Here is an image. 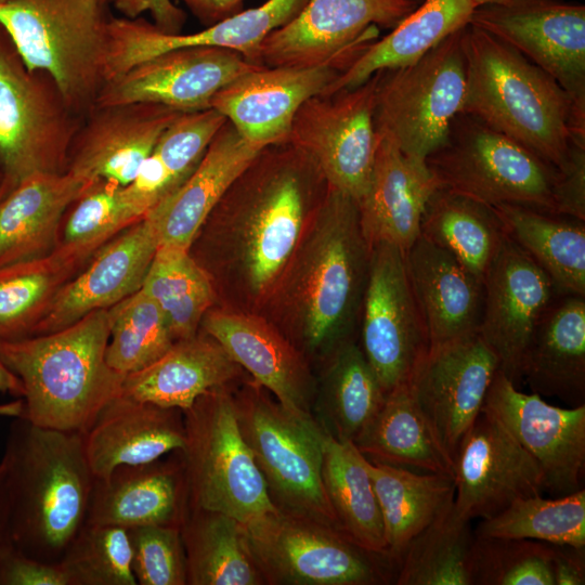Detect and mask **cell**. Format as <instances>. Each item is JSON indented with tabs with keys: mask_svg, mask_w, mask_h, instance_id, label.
Returning a JSON list of instances; mask_svg holds the SVG:
<instances>
[{
	"mask_svg": "<svg viewBox=\"0 0 585 585\" xmlns=\"http://www.w3.org/2000/svg\"><path fill=\"white\" fill-rule=\"evenodd\" d=\"M477 537L525 538L548 544L585 547V490L544 498H518L497 515L481 519Z\"/></svg>",
	"mask_w": 585,
	"mask_h": 585,
	"instance_id": "47",
	"label": "cell"
},
{
	"mask_svg": "<svg viewBox=\"0 0 585 585\" xmlns=\"http://www.w3.org/2000/svg\"><path fill=\"white\" fill-rule=\"evenodd\" d=\"M232 393L240 433L274 505L338 529L322 478L326 431L316 418L287 410L252 378L234 384Z\"/></svg>",
	"mask_w": 585,
	"mask_h": 585,
	"instance_id": "7",
	"label": "cell"
},
{
	"mask_svg": "<svg viewBox=\"0 0 585 585\" xmlns=\"http://www.w3.org/2000/svg\"><path fill=\"white\" fill-rule=\"evenodd\" d=\"M378 78L376 72L358 87L311 96L297 110L288 138L312 157L332 187L356 200L367 188L375 161Z\"/></svg>",
	"mask_w": 585,
	"mask_h": 585,
	"instance_id": "15",
	"label": "cell"
},
{
	"mask_svg": "<svg viewBox=\"0 0 585 585\" xmlns=\"http://www.w3.org/2000/svg\"><path fill=\"white\" fill-rule=\"evenodd\" d=\"M257 66L226 48L174 49L107 80L94 105L144 102L182 113L203 110L211 108V99L220 89Z\"/></svg>",
	"mask_w": 585,
	"mask_h": 585,
	"instance_id": "21",
	"label": "cell"
},
{
	"mask_svg": "<svg viewBox=\"0 0 585 585\" xmlns=\"http://www.w3.org/2000/svg\"><path fill=\"white\" fill-rule=\"evenodd\" d=\"M405 261L429 349L477 334L483 308V281L421 235L405 252Z\"/></svg>",
	"mask_w": 585,
	"mask_h": 585,
	"instance_id": "30",
	"label": "cell"
},
{
	"mask_svg": "<svg viewBox=\"0 0 585 585\" xmlns=\"http://www.w3.org/2000/svg\"><path fill=\"white\" fill-rule=\"evenodd\" d=\"M330 185L289 141L262 147L195 234L188 253L219 308L259 313Z\"/></svg>",
	"mask_w": 585,
	"mask_h": 585,
	"instance_id": "1",
	"label": "cell"
},
{
	"mask_svg": "<svg viewBox=\"0 0 585 585\" xmlns=\"http://www.w3.org/2000/svg\"><path fill=\"white\" fill-rule=\"evenodd\" d=\"M93 181L68 171L36 174L4 196L0 200V268L52 255L67 210Z\"/></svg>",
	"mask_w": 585,
	"mask_h": 585,
	"instance_id": "33",
	"label": "cell"
},
{
	"mask_svg": "<svg viewBox=\"0 0 585 585\" xmlns=\"http://www.w3.org/2000/svg\"><path fill=\"white\" fill-rule=\"evenodd\" d=\"M473 0H424L381 39H376L322 94L351 89L373 74L411 64L470 23Z\"/></svg>",
	"mask_w": 585,
	"mask_h": 585,
	"instance_id": "35",
	"label": "cell"
},
{
	"mask_svg": "<svg viewBox=\"0 0 585 585\" xmlns=\"http://www.w3.org/2000/svg\"><path fill=\"white\" fill-rule=\"evenodd\" d=\"M104 4L108 5L114 2V0H101Z\"/></svg>",
	"mask_w": 585,
	"mask_h": 585,
	"instance_id": "62",
	"label": "cell"
},
{
	"mask_svg": "<svg viewBox=\"0 0 585 585\" xmlns=\"http://www.w3.org/2000/svg\"><path fill=\"white\" fill-rule=\"evenodd\" d=\"M554 585L585 584V547L551 544Z\"/></svg>",
	"mask_w": 585,
	"mask_h": 585,
	"instance_id": "55",
	"label": "cell"
},
{
	"mask_svg": "<svg viewBox=\"0 0 585 585\" xmlns=\"http://www.w3.org/2000/svg\"><path fill=\"white\" fill-rule=\"evenodd\" d=\"M522 381L532 392L570 407L585 399V297L558 295L537 323L525 350Z\"/></svg>",
	"mask_w": 585,
	"mask_h": 585,
	"instance_id": "34",
	"label": "cell"
},
{
	"mask_svg": "<svg viewBox=\"0 0 585 585\" xmlns=\"http://www.w3.org/2000/svg\"><path fill=\"white\" fill-rule=\"evenodd\" d=\"M108 338L105 309L53 333L0 340V361L23 385L22 417L83 434L120 394L126 376L106 362Z\"/></svg>",
	"mask_w": 585,
	"mask_h": 585,
	"instance_id": "5",
	"label": "cell"
},
{
	"mask_svg": "<svg viewBox=\"0 0 585 585\" xmlns=\"http://www.w3.org/2000/svg\"><path fill=\"white\" fill-rule=\"evenodd\" d=\"M200 329L283 406L301 416H314L316 378L312 364L270 321L259 313L212 307Z\"/></svg>",
	"mask_w": 585,
	"mask_h": 585,
	"instance_id": "23",
	"label": "cell"
},
{
	"mask_svg": "<svg viewBox=\"0 0 585 585\" xmlns=\"http://www.w3.org/2000/svg\"><path fill=\"white\" fill-rule=\"evenodd\" d=\"M187 585H261L243 523L216 510L187 506L180 525Z\"/></svg>",
	"mask_w": 585,
	"mask_h": 585,
	"instance_id": "41",
	"label": "cell"
},
{
	"mask_svg": "<svg viewBox=\"0 0 585 585\" xmlns=\"http://www.w3.org/2000/svg\"><path fill=\"white\" fill-rule=\"evenodd\" d=\"M478 334L499 370L519 388L522 360L545 311L560 295L551 278L511 238H505L484 278Z\"/></svg>",
	"mask_w": 585,
	"mask_h": 585,
	"instance_id": "20",
	"label": "cell"
},
{
	"mask_svg": "<svg viewBox=\"0 0 585 585\" xmlns=\"http://www.w3.org/2000/svg\"><path fill=\"white\" fill-rule=\"evenodd\" d=\"M425 162L439 187L491 207L517 204L554 213L559 169L472 115L457 114Z\"/></svg>",
	"mask_w": 585,
	"mask_h": 585,
	"instance_id": "10",
	"label": "cell"
},
{
	"mask_svg": "<svg viewBox=\"0 0 585 585\" xmlns=\"http://www.w3.org/2000/svg\"><path fill=\"white\" fill-rule=\"evenodd\" d=\"M309 0H268L192 34H167L142 17H114L108 26L106 81L164 52L188 47H219L258 64L263 39L292 21Z\"/></svg>",
	"mask_w": 585,
	"mask_h": 585,
	"instance_id": "22",
	"label": "cell"
},
{
	"mask_svg": "<svg viewBox=\"0 0 585 585\" xmlns=\"http://www.w3.org/2000/svg\"><path fill=\"white\" fill-rule=\"evenodd\" d=\"M181 113L144 102L93 105L72 142L67 171L126 186Z\"/></svg>",
	"mask_w": 585,
	"mask_h": 585,
	"instance_id": "24",
	"label": "cell"
},
{
	"mask_svg": "<svg viewBox=\"0 0 585 585\" xmlns=\"http://www.w3.org/2000/svg\"><path fill=\"white\" fill-rule=\"evenodd\" d=\"M24 401L22 398L12 402L0 404V416L20 417L23 415Z\"/></svg>",
	"mask_w": 585,
	"mask_h": 585,
	"instance_id": "59",
	"label": "cell"
},
{
	"mask_svg": "<svg viewBox=\"0 0 585 585\" xmlns=\"http://www.w3.org/2000/svg\"><path fill=\"white\" fill-rule=\"evenodd\" d=\"M3 181H4V177H3V172H2L1 167H0V200H1V197H2Z\"/></svg>",
	"mask_w": 585,
	"mask_h": 585,
	"instance_id": "61",
	"label": "cell"
},
{
	"mask_svg": "<svg viewBox=\"0 0 585 585\" xmlns=\"http://www.w3.org/2000/svg\"><path fill=\"white\" fill-rule=\"evenodd\" d=\"M343 72L314 67L257 66L220 89L210 107L249 142L262 147L288 141L292 119L311 96L322 94Z\"/></svg>",
	"mask_w": 585,
	"mask_h": 585,
	"instance_id": "25",
	"label": "cell"
},
{
	"mask_svg": "<svg viewBox=\"0 0 585 585\" xmlns=\"http://www.w3.org/2000/svg\"><path fill=\"white\" fill-rule=\"evenodd\" d=\"M369 258L358 200L330 186L259 314L321 361L355 339Z\"/></svg>",
	"mask_w": 585,
	"mask_h": 585,
	"instance_id": "2",
	"label": "cell"
},
{
	"mask_svg": "<svg viewBox=\"0 0 585 585\" xmlns=\"http://www.w3.org/2000/svg\"><path fill=\"white\" fill-rule=\"evenodd\" d=\"M184 3L206 27L243 11L244 0H176Z\"/></svg>",
	"mask_w": 585,
	"mask_h": 585,
	"instance_id": "56",
	"label": "cell"
},
{
	"mask_svg": "<svg viewBox=\"0 0 585 585\" xmlns=\"http://www.w3.org/2000/svg\"><path fill=\"white\" fill-rule=\"evenodd\" d=\"M141 289L161 310L174 341L195 336L216 306L210 278L185 249L158 246Z\"/></svg>",
	"mask_w": 585,
	"mask_h": 585,
	"instance_id": "44",
	"label": "cell"
},
{
	"mask_svg": "<svg viewBox=\"0 0 585 585\" xmlns=\"http://www.w3.org/2000/svg\"><path fill=\"white\" fill-rule=\"evenodd\" d=\"M158 246L156 221L148 212L100 248L63 286L34 335L65 328L140 290Z\"/></svg>",
	"mask_w": 585,
	"mask_h": 585,
	"instance_id": "26",
	"label": "cell"
},
{
	"mask_svg": "<svg viewBox=\"0 0 585 585\" xmlns=\"http://www.w3.org/2000/svg\"><path fill=\"white\" fill-rule=\"evenodd\" d=\"M417 6L408 0H309L292 21L263 39L258 64H334L344 70L378 38V27L393 29Z\"/></svg>",
	"mask_w": 585,
	"mask_h": 585,
	"instance_id": "14",
	"label": "cell"
},
{
	"mask_svg": "<svg viewBox=\"0 0 585 585\" xmlns=\"http://www.w3.org/2000/svg\"><path fill=\"white\" fill-rule=\"evenodd\" d=\"M364 466L381 510L387 554L398 564L410 542L453 505L454 478L417 473L365 456Z\"/></svg>",
	"mask_w": 585,
	"mask_h": 585,
	"instance_id": "37",
	"label": "cell"
},
{
	"mask_svg": "<svg viewBox=\"0 0 585 585\" xmlns=\"http://www.w3.org/2000/svg\"><path fill=\"white\" fill-rule=\"evenodd\" d=\"M142 218L121 185L94 180L67 210L53 253L81 271L100 248Z\"/></svg>",
	"mask_w": 585,
	"mask_h": 585,
	"instance_id": "45",
	"label": "cell"
},
{
	"mask_svg": "<svg viewBox=\"0 0 585 585\" xmlns=\"http://www.w3.org/2000/svg\"><path fill=\"white\" fill-rule=\"evenodd\" d=\"M498 369L497 356L477 333L430 348L408 382L453 461Z\"/></svg>",
	"mask_w": 585,
	"mask_h": 585,
	"instance_id": "17",
	"label": "cell"
},
{
	"mask_svg": "<svg viewBox=\"0 0 585 585\" xmlns=\"http://www.w3.org/2000/svg\"><path fill=\"white\" fill-rule=\"evenodd\" d=\"M506 234L551 278L558 294L585 297V222L517 204L493 206Z\"/></svg>",
	"mask_w": 585,
	"mask_h": 585,
	"instance_id": "39",
	"label": "cell"
},
{
	"mask_svg": "<svg viewBox=\"0 0 585 585\" xmlns=\"http://www.w3.org/2000/svg\"><path fill=\"white\" fill-rule=\"evenodd\" d=\"M127 530L136 584L187 585L180 526L140 525Z\"/></svg>",
	"mask_w": 585,
	"mask_h": 585,
	"instance_id": "51",
	"label": "cell"
},
{
	"mask_svg": "<svg viewBox=\"0 0 585 585\" xmlns=\"http://www.w3.org/2000/svg\"><path fill=\"white\" fill-rule=\"evenodd\" d=\"M512 0H473L477 6L482 5V4H487V3L508 4Z\"/></svg>",
	"mask_w": 585,
	"mask_h": 585,
	"instance_id": "60",
	"label": "cell"
},
{
	"mask_svg": "<svg viewBox=\"0 0 585 585\" xmlns=\"http://www.w3.org/2000/svg\"><path fill=\"white\" fill-rule=\"evenodd\" d=\"M101 0H6L0 25L29 69L50 74L84 116L106 81L108 25Z\"/></svg>",
	"mask_w": 585,
	"mask_h": 585,
	"instance_id": "6",
	"label": "cell"
},
{
	"mask_svg": "<svg viewBox=\"0 0 585 585\" xmlns=\"http://www.w3.org/2000/svg\"><path fill=\"white\" fill-rule=\"evenodd\" d=\"M0 461L12 545L31 558L60 563L86 523L94 482L82 435L15 417Z\"/></svg>",
	"mask_w": 585,
	"mask_h": 585,
	"instance_id": "3",
	"label": "cell"
},
{
	"mask_svg": "<svg viewBox=\"0 0 585 585\" xmlns=\"http://www.w3.org/2000/svg\"><path fill=\"white\" fill-rule=\"evenodd\" d=\"M377 138L370 179L358 200L361 227L370 248L386 243L406 252L420 235L425 206L439 184L426 162L408 158L388 138Z\"/></svg>",
	"mask_w": 585,
	"mask_h": 585,
	"instance_id": "28",
	"label": "cell"
},
{
	"mask_svg": "<svg viewBox=\"0 0 585 585\" xmlns=\"http://www.w3.org/2000/svg\"><path fill=\"white\" fill-rule=\"evenodd\" d=\"M77 268L52 253L0 268V340L32 336Z\"/></svg>",
	"mask_w": 585,
	"mask_h": 585,
	"instance_id": "46",
	"label": "cell"
},
{
	"mask_svg": "<svg viewBox=\"0 0 585 585\" xmlns=\"http://www.w3.org/2000/svg\"><path fill=\"white\" fill-rule=\"evenodd\" d=\"M188 506L181 451L95 478L86 523L180 526Z\"/></svg>",
	"mask_w": 585,
	"mask_h": 585,
	"instance_id": "27",
	"label": "cell"
},
{
	"mask_svg": "<svg viewBox=\"0 0 585 585\" xmlns=\"http://www.w3.org/2000/svg\"><path fill=\"white\" fill-rule=\"evenodd\" d=\"M113 3L128 18H136L148 12L153 24L167 34H180L186 21L185 12L172 0H114Z\"/></svg>",
	"mask_w": 585,
	"mask_h": 585,
	"instance_id": "54",
	"label": "cell"
},
{
	"mask_svg": "<svg viewBox=\"0 0 585 585\" xmlns=\"http://www.w3.org/2000/svg\"><path fill=\"white\" fill-rule=\"evenodd\" d=\"M420 235L482 281L507 237L493 207L442 187L425 206Z\"/></svg>",
	"mask_w": 585,
	"mask_h": 585,
	"instance_id": "40",
	"label": "cell"
},
{
	"mask_svg": "<svg viewBox=\"0 0 585 585\" xmlns=\"http://www.w3.org/2000/svg\"><path fill=\"white\" fill-rule=\"evenodd\" d=\"M264 584L376 585L394 581L398 564L370 552L338 529L277 510L243 524Z\"/></svg>",
	"mask_w": 585,
	"mask_h": 585,
	"instance_id": "12",
	"label": "cell"
},
{
	"mask_svg": "<svg viewBox=\"0 0 585 585\" xmlns=\"http://www.w3.org/2000/svg\"><path fill=\"white\" fill-rule=\"evenodd\" d=\"M466 27V26H465ZM464 28L415 62L379 70L374 125L408 158L425 162L461 113L466 89Z\"/></svg>",
	"mask_w": 585,
	"mask_h": 585,
	"instance_id": "11",
	"label": "cell"
},
{
	"mask_svg": "<svg viewBox=\"0 0 585 585\" xmlns=\"http://www.w3.org/2000/svg\"><path fill=\"white\" fill-rule=\"evenodd\" d=\"M385 396L356 339L340 343L321 360L314 417L335 440L353 442Z\"/></svg>",
	"mask_w": 585,
	"mask_h": 585,
	"instance_id": "38",
	"label": "cell"
},
{
	"mask_svg": "<svg viewBox=\"0 0 585 585\" xmlns=\"http://www.w3.org/2000/svg\"><path fill=\"white\" fill-rule=\"evenodd\" d=\"M245 373L199 328L195 336L174 341L148 366L126 375L119 395L184 412L208 390L234 385Z\"/></svg>",
	"mask_w": 585,
	"mask_h": 585,
	"instance_id": "32",
	"label": "cell"
},
{
	"mask_svg": "<svg viewBox=\"0 0 585 585\" xmlns=\"http://www.w3.org/2000/svg\"><path fill=\"white\" fill-rule=\"evenodd\" d=\"M466 89L461 113L561 169L585 145V110L546 72L471 24L464 29Z\"/></svg>",
	"mask_w": 585,
	"mask_h": 585,
	"instance_id": "4",
	"label": "cell"
},
{
	"mask_svg": "<svg viewBox=\"0 0 585 585\" xmlns=\"http://www.w3.org/2000/svg\"><path fill=\"white\" fill-rule=\"evenodd\" d=\"M322 478L338 529L364 549L389 557L381 510L364 456L352 442H339L326 432Z\"/></svg>",
	"mask_w": 585,
	"mask_h": 585,
	"instance_id": "42",
	"label": "cell"
},
{
	"mask_svg": "<svg viewBox=\"0 0 585 585\" xmlns=\"http://www.w3.org/2000/svg\"><path fill=\"white\" fill-rule=\"evenodd\" d=\"M454 482V509L470 521L491 518L516 499L544 490L536 461L483 407L458 447Z\"/></svg>",
	"mask_w": 585,
	"mask_h": 585,
	"instance_id": "19",
	"label": "cell"
},
{
	"mask_svg": "<svg viewBox=\"0 0 585 585\" xmlns=\"http://www.w3.org/2000/svg\"><path fill=\"white\" fill-rule=\"evenodd\" d=\"M483 408L494 414L538 465L544 490L558 496L582 489L585 404L563 408L519 390L499 369Z\"/></svg>",
	"mask_w": 585,
	"mask_h": 585,
	"instance_id": "18",
	"label": "cell"
},
{
	"mask_svg": "<svg viewBox=\"0 0 585 585\" xmlns=\"http://www.w3.org/2000/svg\"><path fill=\"white\" fill-rule=\"evenodd\" d=\"M559 171L554 213L585 222V145H576Z\"/></svg>",
	"mask_w": 585,
	"mask_h": 585,
	"instance_id": "53",
	"label": "cell"
},
{
	"mask_svg": "<svg viewBox=\"0 0 585 585\" xmlns=\"http://www.w3.org/2000/svg\"><path fill=\"white\" fill-rule=\"evenodd\" d=\"M232 386L208 390L183 412L181 452L188 506L220 511L247 524L278 508L240 433Z\"/></svg>",
	"mask_w": 585,
	"mask_h": 585,
	"instance_id": "9",
	"label": "cell"
},
{
	"mask_svg": "<svg viewBox=\"0 0 585 585\" xmlns=\"http://www.w3.org/2000/svg\"><path fill=\"white\" fill-rule=\"evenodd\" d=\"M81 435L92 473L105 478L118 466L145 464L182 451L184 414L118 395Z\"/></svg>",
	"mask_w": 585,
	"mask_h": 585,
	"instance_id": "29",
	"label": "cell"
},
{
	"mask_svg": "<svg viewBox=\"0 0 585 585\" xmlns=\"http://www.w3.org/2000/svg\"><path fill=\"white\" fill-rule=\"evenodd\" d=\"M471 521L460 517L454 503L417 534L398 561V585H472L474 542Z\"/></svg>",
	"mask_w": 585,
	"mask_h": 585,
	"instance_id": "43",
	"label": "cell"
},
{
	"mask_svg": "<svg viewBox=\"0 0 585 585\" xmlns=\"http://www.w3.org/2000/svg\"><path fill=\"white\" fill-rule=\"evenodd\" d=\"M472 585H554L551 544L500 537H474Z\"/></svg>",
	"mask_w": 585,
	"mask_h": 585,
	"instance_id": "50",
	"label": "cell"
},
{
	"mask_svg": "<svg viewBox=\"0 0 585 585\" xmlns=\"http://www.w3.org/2000/svg\"><path fill=\"white\" fill-rule=\"evenodd\" d=\"M10 544L9 498L4 468L0 461V552Z\"/></svg>",
	"mask_w": 585,
	"mask_h": 585,
	"instance_id": "57",
	"label": "cell"
},
{
	"mask_svg": "<svg viewBox=\"0 0 585 585\" xmlns=\"http://www.w3.org/2000/svg\"><path fill=\"white\" fill-rule=\"evenodd\" d=\"M82 118L50 74L27 68L0 25L1 199L32 176L66 172Z\"/></svg>",
	"mask_w": 585,
	"mask_h": 585,
	"instance_id": "8",
	"label": "cell"
},
{
	"mask_svg": "<svg viewBox=\"0 0 585 585\" xmlns=\"http://www.w3.org/2000/svg\"><path fill=\"white\" fill-rule=\"evenodd\" d=\"M60 563L69 585H136L123 526L84 523Z\"/></svg>",
	"mask_w": 585,
	"mask_h": 585,
	"instance_id": "49",
	"label": "cell"
},
{
	"mask_svg": "<svg viewBox=\"0 0 585 585\" xmlns=\"http://www.w3.org/2000/svg\"><path fill=\"white\" fill-rule=\"evenodd\" d=\"M550 75L585 110V5L512 0L476 6L470 23Z\"/></svg>",
	"mask_w": 585,
	"mask_h": 585,
	"instance_id": "16",
	"label": "cell"
},
{
	"mask_svg": "<svg viewBox=\"0 0 585 585\" xmlns=\"http://www.w3.org/2000/svg\"><path fill=\"white\" fill-rule=\"evenodd\" d=\"M352 443L369 460L454 478V461L420 411L410 384L386 394Z\"/></svg>",
	"mask_w": 585,
	"mask_h": 585,
	"instance_id": "36",
	"label": "cell"
},
{
	"mask_svg": "<svg viewBox=\"0 0 585 585\" xmlns=\"http://www.w3.org/2000/svg\"><path fill=\"white\" fill-rule=\"evenodd\" d=\"M5 1H6V0H0V3H3V2H5Z\"/></svg>",
	"mask_w": 585,
	"mask_h": 585,
	"instance_id": "64",
	"label": "cell"
},
{
	"mask_svg": "<svg viewBox=\"0 0 585 585\" xmlns=\"http://www.w3.org/2000/svg\"><path fill=\"white\" fill-rule=\"evenodd\" d=\"M0 585H69L61 563L31 558L12 544L0 552Z\"/></svg>",
	"mask_w": 585,
	"mask_h": 585,
	"instance_id": "52",
	"label": "cell"
},
{
	"mask_svg": "<svg viewBox=\"0 0 585 585\" xmlns=\"http://www.w3.org/2000/svg\"><path fill=\"white\" fill-rule=\"evenodd\" d=\"M106 311L109 324L106 362L122 375L148 366L174 342L161 310L142 289Z\"/></svg>",
	"mask_w": 585,
	"mask_h": 585,
	"instance_id": "48",
	"label": "cell"
},
{
	"mask_svg": "<svg viewBox=\"0 0 585 585\" xmlns=\"http://www.w3.org/2000/svg\"><path fill=\"white\" fill-rule=\"evenodd\" d=\"M0 392L23 398L24 389L21 380L0 361Z\"/></svg>",
	"mask_w": 585,
	"mask_h": 585,
	"instance_id": "58",
	"label": "cell"
},
{
	"mask_svg": "<svg viewBox=\"0 0 585 585\" xmlns=\"http://www.w3.org/2000/svg\"><path fill=\"white\" fill-rule=\"evenodd\" d=\"M408 1H412V2H414V3H416V4L419 5L424 0H408Z\"/></svg>",
	"mask_w": 585,
	"mask_h": 585,
	"instance_id": "63",
	"label": "cell"
},
{
	"mask_svg": "<svg viewBox=\"0 0 585 585\" xmlns=\"http://www.w3.org/2000/svg\"><path fill=\"white\" fill-rule=\"evenodd\" d=\"M359 344L385 394L408 384L429 350L427 329L414 296L405 252L386 243L370 248Z\"/></svg>",
	"mask_w": 585,
	"mask_h": 585,
	"instance_id": "13",
	"label": "cell"
},
{
	"mask_svg": "<svg viewBox=\"0 0 585 585\" xmlns=\"http://www.w3.org/2000/svg\"><path fill=\"white\" fill-rule=\"evenodd\" d=\"M261 148L226 120L190 177L150 211L159 246L188 250L209 212Z\"/></svg>",
	"mask_w": 585,
	"mask_h": 585,
	"instance_id": "31",
	"label": "cell"
}]
</instances>
